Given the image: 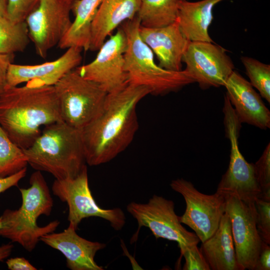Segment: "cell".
I'll use <instances>...</instances> for the list:
<instances>
[{
    "instance_id": "cell-9",
    "label": "cell",
    "mask_w": 270,
    "mask_h": 270,
    "mask_svg": "<svg viewBox=\"0 0 270 270\" xmlns=\"http://www.w3.org/2000/svg\"><path fill=\"white\" fill-rule=\"evenodd\" d=\"M170 186L186 202L184 212L178 216L180 222L192 228L202 242H204L215 232L225 212L224 197L217 192L202 194L183 178L172 180Z\"/></svg>"
},
{
    "instance_id": "cell-37",
    "label": "cell",
    "mask_w": 270,
    "mask_h": 270,
    "mask_svg": "<svg viewBox=\"0 0 270 270\" xmlns=\"http://www.w3.org/2000/svg\"><path fill=\"white\" fill-rule=\"evenodd\" d=\"M2 220L1 217L0 216V228L2 227Z\"/></svg>"
},
{
    "instance_id": "cell-30",
    "label": "cell",
    "mask_w": 270,
    "mask_h": 270,
    "mask_svg": "<svg viewBox=\"0 0 270 270\" xmlns=\"http://www.w3.org/2000/svg\"><path fill=\"white\" fill-rule=\"evenodd\" d=\"M198 244L186 246L180 250L185 259L184 270H210V268Z\"/></svg>"
},
{
    "instance_id": "cell-28",
    "label": "cell",
    "mask_w": 270,
    "mask_h": 270,
    "mask_svg": "<svg viewBox=\"0 0 270 270\" xmlns=\"http://www.w3.org/2000/svg\"><path fill=\"white\" fill-rule=\"evenodd\" d=\"M256 224L258 232L265 243L270 244V201L257 198Z\"/></svg>"
},
{
    "instance_id": "cell-33",
    "label": "cell",
    "mask_w": 270,
    "mask_h": 270,
    "mask_svg": "<svg viewBox=\"0 0 270 270\" xmlns=\"http://www.w3.org/2000/svg\"><path fill=\"white\" fill-rule=\"evenodd\" d=\"M270 270V246L263 242L260 252L256 260L254 270Z\"/></svg>"
},
{
    "instance_id": "cell-19",
    "label": "cell",
    "mask_w": 270,
    "mask_h": 270,
    "mask_svg": "<svg viewBox=\"0 0 270 270\" xmlns=\"http://www.w3.org/2000/svg\"><path fill=\"white\" fill-rule=\"evenodd\" d=\"M140 0H102L92 24L89 50H98L108 36L136 15Z\"/></svg>"
},
{
    "instance_id": "cell-36",
    "label": "cell",
    "mask_w": 270,
    "mask_h": 270,
    "mask_svg": "<svg viewBox=\"0 0 270 270\" xmlns=\"http://www.w3.org/2000/svg\"><path fill=\"white\" fill-rule=\"evenodd\" d=\"M0 15L8 16L6 0H0Z\"/></svg>"
},
{
    "instance_id": "cell-34",
    "label": "cell",
    "mask_w": 270,
    "mask_h": 270,
    "mask_svg": "<svg viewBox=\"0 0 270 270\" xmlns=\"http://www.w3.org/2000/svg\"><path fill=\"white\" fill-rule=\"evenodd\" d=\"M8 269L10 270H36L27 260L24 258L16 257L8 258L6 261Z\"/></svg>"
},
{
    "instance_id": "cell-25",
    "label": "cell",
    "mask_w": 270,
    "mask_h": 270,
    "mask_svg": "<svg viewBox=\"0 0 270 270\" xmlns=\"http://www.w3.org/2000/svg\"><path fill=\"white\" fill-rule=\"evenodd\" d=\"M28 164L22 150L10 138L0 126V178L14 174Z\"/></svg>"
},
{
    "instance_id": "cell-21",
    "label": "cell",
    "mask_w": 270,
    "mask_h": 270,
    "mask_svg": "<svg viewBox=\"0 0 270 270\" xmlns=\"http://www.w3.org/2000/svg\"><path fill=\"white\" fill-rule=\"evenodd\" d=\"M210 270H242L235 253L230 222L225 212L215 232L200 248Z\"/></svg>"
},
{
    "instance_id": "cell-35",
    "label": "cell",
    "mask_w": 270,
    "mask_h": 270,
    "mask_svg": "<svg viewBox=\"0 0 270 270\" xmlns=\"http://www.w3.org/2000/svg\"><path fill=\"white\" fill-rule=\"evenodd\" d=\"M14 245L11 243L0 246V262L8 258L11 254Z\"/></svg>"
},
{
    "instance_id": "cell-32",
    "label": "cell",
    "mask_w": 270,
    "mask_h": 270,
    "mask_svg": "<svg viewBox=\"0 0 270 270\" xmlns=\"http://www.w3.org/2000/svg\"><path fill=\"white\" fill-rule=\"evenodd\" d=\"M14 59V54H0V96L5 90L8 69Z\"/></svg>"
},
{
    "instance_id": "cell-3",
    "label": "cell",
    "mask_w": 270,
    "mask_h": 270,
    "mask_svg": "<svg viewBox=\"0 0 270 270\" xmlns=\"http://www.w3.org/2000/svg\"><path fill=\"white\" fill-rule=\"evenodd\" d=\"M22 150L33 169L57 180L74 178L86 166L81 130L63 121L44 126L32 144Z\"/></svg>"
},
{
    "instance_id": "cell-29",
    "label": "cell",
    "mask_w": 270,
    "mask_h": 270,
    "mask_svg": "<svg viewBox=\"0 0 270 270\" xmlns=\"http://www.w3.org/2000/svg\"><path fill=\"white\" fill-rule=\"evenodd\" d=\"M40 0H6L7 16L15 22L25 21Z\"/></svg>"
},
{
    "instance_id": "cell-22",
    "label": "cell",
    "mask_w": 270,
    "mask_h": 270,
    "mask_svg": "<svg viewBox=\"0 0 270 270\" xmlns=\"http://www.w3.org/2000/svg\"><path fill=\"white\" fill-rule=\"evenodd\" d=\"M102 0H73L72 10L74 20L58 44L61 49L78 47L89 50L91 26Z\"/></svg>"
},
{
    "instance_id": "cell-11",
    "label": "cell",
    "mask_w": 270,
    "mask_h": 270,
    "mask_svg": "<svg viewBox=\"0 0 270 270\" xmlns=\"http://www.w3.org/2000/svg\"><path fill=\"white\" fill-rule=\"evenodd\" d=\"M224 197L237 262L242 270H254L264 242L256 228L254 202H244L235 195Z\"/></svg>"
},
{
    "instance_id": "cell-13",
    "label": "cell",
    "mask_w": 270,
    "mask_h": 270,
    "mask_svg": "<svg viewBox=\"0 0 270 270\" xmlns=\"http://www.w3.org/2000/svg\"><path fill=\"white\" fill-rule=\"evenodd\" d=\"M182 62L185 70L202 90L224 86L234 70L226 50L213 42H190Z\"/></svg>"
},
{
    "instance_id": "cell-18",
    "label": "cell",
    "mask_w": 270,
    "mask_h": 270,
    "mask_svg": "<svg viewBox=\"0 0 270 270\" xmlns=\"http://www.w3.org/2000/svg\"><path fill=\"white\" fill-rule=\"evenodd\" d=\"M28 188H20L22 203L18 210L6 209L4 215L13 222L29 228L38 226L36 220L42 215L49 216L53 200L42 172L36 170L30 176Z\"/></svg>"
},
{
    "instance_id": "cell-15",
    "label": "cell",
    "mask_w": 270,
    "mask_h": 270,
    "mask_svg": "<svg viewBox=\"0 0 270 270\" xmlns=\"http://www.w3.org/2000/svg\"><path fill=\"white\" fill-rule=\"evenodd\" d=\"M40 240L60 251L66 258V267L71 270H104L95 262L94 257L106 244L80 236L70 224L62 232L42 236Z\"/></svg>"
},
{
    "instance_id": "cell-27",
    "label": "cell",
    "mask_w": 270,
    "mask_h": 270,
    "mask_svg": "<svg viewBox=\"0 0 270 270\" xmlns=\"http://www.w3.org/2000/svg\"><path fill=\"white\" fill-rule=\"evenodd\" d=\"M256 182L262 191L260 199L270 201V144H268L260 158L254 164Z\"/></svg>"
},
{
    "instance_id": "cell-4",
    "label": "cell",
    "mask_w": 270,
    "mask_h": 270,
    "mask_svg": "<svg viewBox=\"0 0 270 270\" xmlns=\"http://www.w3.org/2000/svg\"><path fill=\"white\" fill-rule=\"evenodd\" d=\"M140 25L136 16L121 24L126 40L124 58L128 84L146 87L150 94L160 95L195 82L185 70L170 71L156 64L152 51L140 37Z\"/></svg>"
},
{
    "instance_id": "cell-17",
    "label": "cell",
    "mask_w": 270,
    "mask_h": 270,
    "mask_svg": "<svg viewBox=\"0 0 270 270\" xmlns=\"http://www.w3.org/2000/svg\"><path fill=\"white\" fill-rule=\"evenodd\" d=\"M139 34L159 62L158 66L170 71L182 70V58L190 41L181 31L178 22L167 26L148 28L140 26Z\"/></svg>"
},
{
    "instance_id": "cell-7",
    "label": "cell",
    "mask_w": 270,
    "mask_h": 270,
    "mask_svg": "<svg viewBox=\"0 0 270 270\" xmlns=\"http://www.w3.org/2000/svg\"><path fill=\"white\" fill-rule=\"evenodd\" d=\"M52 190L55 196L67 204L69 224L76 230L83 219L90 217L108 220L116 230H122L126 224L125 214L121 208L104 209L96 203L88 186L86 166L74 178L55 179Z\"/></svg>"
},
{
    "instance_id": "cell-14",
    "label": "cell",
    "mask_w": 270,
    "mask_h": 270,
    "mask_svg": "<svg viewBox=\"0 0 270 270\" xmlns=\"http://www.w3.org/2000/svg\"><path fill=\"white\" fill-rule=\"evenodd\" d=\"M82 50L70 47L56 60L39 64L11 63L7 71L6 89L24 82L54 86L66 74L79 66L82 60Z\"/></svg>"
},
{
    "instance_id": "cell-2",
    "label": "cell",
    "mask_w": 270,
    "mask_h": 270,
    "mask_svg": "<svg viewBox=\"0 0 270 270\" xmlns=\"http://www.w3.org/2000/svg\"><path fill=\"white\" fill-rule=\"evenodd\" d=\"M63 121L54 86L26 83L0 96V126L18 147L30 146L41 127Z\"/></svg>"
},
{
    "instance_id": "cell-31",
    "label": "cell",
    "mask_w": 270,
    "mask_h": 270,
    "mask_svg": "<svg viewBox=\"0 0 270 270\" xmlns=\"http://www.w3.org/2000/svg\"><path fill=\"white\" fill-rule=\"evenodd\" d=\"M27 167L10 176L0 178V194L12 186H17L19 182L26 174Z\"/></svg>"
},
{
    "instance_id": "cell-10",
    "label": "cell",
    "mask_w": 270,
    "mask_h": 270,
    "mask_svg": "<svg viewBox=\"0 0 270 270\" xmlns=\"http://www.w3.org/2000/svg\"><path fill=\"white\" fill-rule=\"evenodd\" d=\"M72 2V0H40L26 18L30 38L36 54L42 58L69 30Z\"/></svg>"
},
{
    "instance_id": "cell-1",
    "label": "cell",
    "mask_w": 270,
    "mask_h": 270,
    "mask_svg": "<svg viewBox=\"0 0 270 270\" xmlns=\"http://www.w3.org/2000/svg\"><path fill=\"white\" fill-rule=\"evenodd\" d=\"M149 94L148 88L130 84L108 94L100 114L80 130L88 165L108 162L128 148L138 128L136 106Z\"/></svg>"
},
{
    "instance_id": "cell-8",
    "label": "cell",
    "mask_w": 270,
    "mask_h": 270,
    "mask_svg": "<svg viewBox=\"0 0 270 270\" xmlns=\"http://www.w3.org/2000/svg\"><path fill=\"white\" fill-rule=\"evenodd\" d=\"M126 210L137 221L138 229L148 228L156 239L162 238L176 242L180 250L198 244L200 240L196 234L187 230L180 222L174 212L172 200L154 195L146 203H130Z\"/></svg>"
},
{
    "instance_id": "cell-6",
    "label": "cell",
    "mask_w": 270,
    "mask_h": 270,
    "mask_svg": "<svg viewBox=\"0 0 270 270\" xmlns=\"http://www.w3.org/2000/svg\"><path fill=\"white\" fill-rule=\"evenodd\" d=\"M223 112L226 136L230 142V160L216 192L224 196L235 195L244 202H254L261 198L262 191L255 178L254 164L247 162L239 150L238 138L241 123L226 96Z\"/></svg>"
},
{
    "instance_id": "cell-20",
    "label": "cell",
    "mask_w": 270,
    "mask_h": 270,
    "mask_svg": "<svg viewBox=\"0 0 270 270\" xmlns=\"http://www.w3.org/2000/svg\"><path fill=\"white\" fill-rule=\"evenodd\" d=\"M222 0H180L176 20L181 31L190 41L213 42L208 28L214 18V8Z\"/></svg>"
},
{
    "instance_id": "cell-38",
    "label": "cell",
    "mask_w": 270,
    "mask_h": 270,
    "mask_svg": "<svg viewBox=\"0 0 270 270\" xmlns=\"http://www.w3.org/2000/svg\"></svg>"
},
{
    "instance_id": "cell-16",
    "label": "cell",
    "mask_w": 270,
    "mask_h": 270,
    "mask_svg": "<svg viewBox=\"0 0 270 270\" xmlns=\"http://www.w3.org/2000/svg\"><path fill=\"white\" fill-rule=\"evenodd\" d=\"M224 86L226 96L241 124L262 130L270 128V112L249 82L234 70Z\"/></svg>"
},
{
    "instance_id": "cell-26",
    "label": "cell",
    "mask_w": 270,
    "mask_h": 270,
    "mask_svg": "<svg viewBox=\"0 0 270 270\" xmlns=\"http://www.w3.org/2000/svg\"><path fill=\"white\" fill-rule=\"evenodd\" d=\"M241 61L250 78V84L260 96L270 103V66L248 56H242Z\"/></svg>"
},
{
    "instance_id": "cell-24",
    "label": "cell",
    "mask_w": 270,
    "mask_h": 270,
    "mask_svg": "<svg viewBox=\"0 0 270 270\" xmlns=\"http://www.w3.org/2000/svg\"><path fill=\"white\" fill-rule=\"evenodd\" d=\"M30 40L26 21L15 22L0 15V54L22 52L26 48Z\"/></svg>"
},
{
    "instance_id": "cell-12",
    "label": "cell",
    "mask_w": 270,
    "mask_h": 270,
    "mask_svg": "<svg viewBox=\"0 0 270 270\" xmlns=\"http://www.w3.org/2000/svg\"><path fill=\"white\" fill-rule=\"evenodd\" d=\"M126 46V36L120 27L104 42L94 60L76 69L81 76L98 84L107 93L119 90L128 84L124 69Z\"/></svg>"
},
{
    "instance_id": "cell-23",
    "label": "cell",
    "mask_w": 270,
    "mask_h": 270,
    "mask_svg": "<svg viewBox=\"0 0 270 270\" xmlns=\"http://www.w3.org/2000/svg\"><path fill=\"white\" fill-rule=\"evenodd\" d=\"M180 0H140L136 16L140 26L161 28L176 21Z\"/></svg>"
},
{
    "instance_id": "cell-5",
    "label": "cell",
    "mask_w": 270,
    "mask_h": 270,
    "mask_svg": "<svg viewBox=\"0 0 270 270\" xmlns=\"http://www.w3.org/2000/svg\"><path fill=\"white\" fill-rule=\"evenodd\" d=\"M63 122L81 130L102 111L108 93L81 76L76 68L54 86Z\"/></svg>"
}]
</instances>
